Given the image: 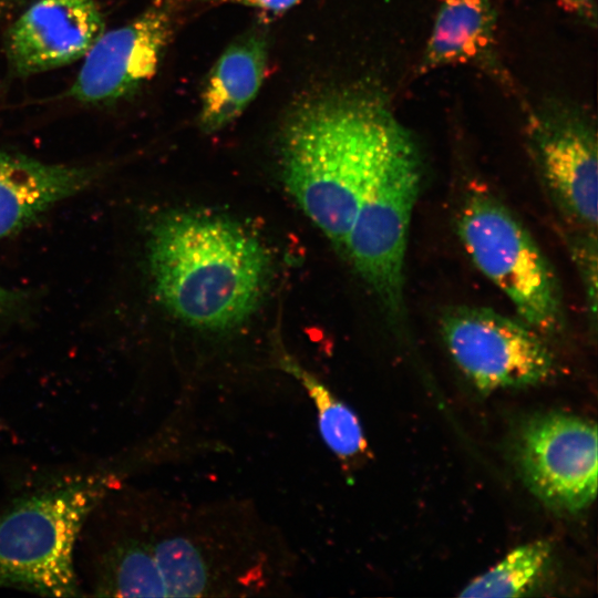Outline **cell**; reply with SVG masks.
Segmentation results:
<instances>
[{
    "instance_id": "cell-8",
    "label": "cell",
    "mask_w": 598,
    "mask_h": 598,
    "mask_svg": "<svg viewBox=\"0 0 598 598\" xmlns=\"http://www.w3.org/2000/svg\"><path fill=\"white\" fill-rule=\"evenodd\" d=\"M440 331L458 369L482 393L536 385L554 371L545 337L518 317L452 307L442 315Z\"/></svg>"
},
{
    "instance_id": "cell-7",
    "label": "cell",
    "mask_w": 598,
    "mask_h": 598,
    "mask_svg": "<svg viewBox=\"0 0 598 598\" xmlns=\"http://www.w3.org/2000/svg\"><path fill=\"white\" fill-rule=\"evenodd\" d=\"M527 146L565 235L597 237L598 152L590 116L564 102L529 114Z\"/></svg>"
},
{
    "instance_id": "cell-1",
    "label": "cell",
    "mask_w": 598,
    "mask_h": 598,
    "mask_svg": "<svg viewBox=\"0 0 598 598\" xmlns=\"http://www.w3.org/2000/svg\"><path fill=\"white\" fill-rule=\"evenodd\" d=\"M94 551L96 596L251 597L286 594L296 556L251 502L126 496Z\"/></svg>"
},
{
    "instance_id": "cell-17",
    "label": "cell",
    "mask_w": 598,
    "mask_h": 598,
    "mask_svg": "<svg viewBox=\"0 0 598 598\" xmlns=\"http://www.w3.org/2000/svg\"><path fill=\"white\" fill-rule=\"evenodd\" d=\"M573 260L580 272L589 323L596 328L597 321V237L582 235L565 236Z\"/></svg>"
},
{
    "instance_id": "cell-5",
    "label": "cell",
    "mask_w": 598,
    "mask_h": 598,
    "mask_svg": "<svg viewBox=\"0 0 598 598\" xmlns=\"http://www.w3.org/2000/svg\"><path fill=\"white\" fill-rule=\"evenodd\" d=\"M422 177L420 150L405 128L378 168L340 251L394 327L406 323L404 266Z\"/></svg>"
},
{
    "instance_id": "cell-15",
    "label": "cell",
    "mask_w": 598,
    "mask_h": 598,
    "mask_svg": "<svg viewBox=\"0 0 598 598\" xmlns=\"http://www.w3.org/2000/svg\"><path fill=\"white\" fill-rule=\"evenodd\" d=\"M276 363L306 391L315 406L320 435L339 462L350 466L365 456L368 444L355 413L285 349H278Z\"/></svg>"
},
{
    "instance_id": "cell-19",
    "label": "cell",
    "mask_w": 598,
    "mask_h": 598,
    "mask_svg": "<svg viewBox=\"0 0 598 598\" xmlns=\"http://www.w3.org/2000/svg\"><path fill=\"white\" fill-rule=\"evenodd\" d=\"M566 11L577 16L589 27H596L597 8L595 0H556Z\"/></svg>"
},
{
    "instance_id": "cell-16",
    "label": "cell",
    "mask_w": 598,
    "mask_h": 598,
    "mask_svg": "<svg viewBox=\"0 0 598 598\" xmlns=\"http://www.w3.org/2000/svg\"><path fill=\"white\" fill-rule=\"evenodd\" d=\"M551 556L547 540L538 539L512 549L501 561L473 579L460 597H522L542 579Z\"/></svg>"
},
{
    "instance_id": "cell-6",
    "label": "cell",
    "mask_w": 598,
    "mask_h": 598,
    "mask_svg": "<svg viewBox=\"0 0 598 598\" xmlns=\"http://www.w3.org/2000/svg\"><path fill=\"white\" fill-rule=\"evenodd\" d=\"M456 230L475 267L506 296L519 319L544 337L565 329L558 278L532 234L501 199L473 189L457 213Z\"/></svg>"
},
{
    "instance_id": "cell-10",
    "label": "cell",
    "mask_w": 598,
    "mask_h": 598,
    "mask_svg": "<svg viewBox=\"0 0 598 598\" xmlns=\"http://www.w3.org/2000/svg\"><path fill=\"white\" fill-rule=\"evenodd\" d=\"M186 0H154L127 23L104 31L87 54L68 95L84 105L130 97L157 72Z\"/></svg>"
},
{
    "instance_id": "cell-2",
    "label": "cell",
    "mask_w": 598,
    "mask_h": 598,
    "mask_svg": "<svg viewBox=\"0 0 598 598\" xmlns=\"http://www.w3.org/2000/svg\"><path fill=\"white\" fill-rule=\"evenodd\" d=\"M405 130L385 96L365 84L307 96L280 138L282 183L340 252L382 161Z\"/></svg>"
},
{
    "instance_id": "cell-11",
    "label": "cell",
    "mask_w": 598,
    "mask_h": 598,
    "mask_svg": "<svg viewBox=\"0 0 598 598\" xmlns=\"http://www.w3.org/2000/svg\"><path fill=\"white\" fill-rule=\"evenodd\" d=\"M104 31L97 0H37L7 31L9 69L23 78L69 65L84 58Z\"/></svg>"
},
{
    "instance_id": "cell-3",
    "label": "cell",
    "mask_w": 598,
    "mask_h": 598,
    "mask_svg": "<svg viewBox=\"0 0 598 598\" xmlns=\"http://www.w3.org/2000/svg\"><path fill=\"white\" fill-rule=\"evenodd\" d=\"M155 296L185 324L223 332L255 312L269 279L260 240L224 215L173 210L157 217L147 241Z\"/></svg>"
},
{
    "instance_id": "cell-21",
    "label": "cell",
    "mask_w": 598,
    "mask_h": 598,
    "mask_svg": "<svg viewBox=\"0 0 598 598\" xmlns=\"http://www.w3.org/2000/svg\"><path fill=\"white\" fill-rule=\"evenodd\" d=\"M22 0H0V13L17 7Z\"/></svg>"
},
{
    "instance_id": "cell-20",
    "label": "cell",
    "mask_w": 598,
    "mask_h": 598,
    "mask_svg": "<svg viewBox=\"0 0 598 598\" xmlns=\"http://www.w3.org/2000/svg\"><path fill=\"white\" fill-rule=\"evenodd\" d=\"M19 300V295L0 287V309L11 307Z\"/></svg>"
},
{
    "instance_id": "cell-14",
    "label": "cell",
    "mask_w": 598,
    "mask_h": 598,
    "mask_svg": "<svg viewBox=\"0 0 598 598\" xmlns=\"http://www.w3.org/2000/svg\"><path fill=\"white\" fill-rule=\"evenodd\" d=\"M496 12L489 0H443L420 73L450 64H477L505 79L495 56Z\"/></svg>"
},
{
    "instance_id": "cell-9",
    "label": "cell",
    "mask_w": 598,
    "mask_h": 598,
    "mask_svg": "<svg viewBox=\"0 0 598 598\" xmlns=\"http://www.w3.org/2000/svg\"><path fill=\"white\" fill-rule=\"evenodd\" d=\"M597 447L595 422L565 412L535 414L518 433V471L545 505L576 513L596 498Z\"/></svg>"
},
{
    "instance_id": "cell-13",
    "label": "cell",
    "mask_w": 598,
    "mask_h": 598,
    "mask_svg": "<svg viewBox=\"0 0 598 598\" xmlns=\"http://www.w3.org/2000/svg\"><path fill=\"white\" fill-rule=\"evenodd\" d=\"M268 53L267 32L258 27L227 45L202 90L198 120L203 132L216 133L241 115L261 87Z\"/></svg>"
},
{
    "instance_id": "cell-4",
    "label": "cell",
    "mask_w": 598,
    "mask_h": 598,
    "mask_svg": "<svg viewBox=\"0 0 598 598\" xmlns=\"http://www.w3.org/2000/svg\"><path fill=\"white\" fill-rule=\"evenodd\" d=\"M113 474L58 484L0 514V588L41 596L81 594L75 548L95 507L117 485Z\"/></svg>"
},
{
    "instance_id": "cell-12",
    "label": "cell",
    "mask_w": 598,
    "mask_h": 598,
    "mask_svg": "<svg viewBox=\"0 0 598 598\" xmlns=\"http://www.w3.org/2000/svg\"><path fill=\"white\" fill-rule=\"evenodd\" d=\"M95 167L47 164L0 152V238L30 225L54 204L86 188Z\"/></svg>"
},
{
    "instance_id": "cell-18",
    "label": "cell",
    "mask_w": 598,
    "mask_h": 598,
    "mask_svg": "<svg viewBox=\"0 0 598 598\" xmlns=\"http://www.w3.org/2000/svg\"><path fill=\"white\" fill-rule=\"evenodd\" d=\"M212 3H237L259 9L264 12L280 14L298 4L301 0H202Z\"/></svg>"
}]
</instances>
